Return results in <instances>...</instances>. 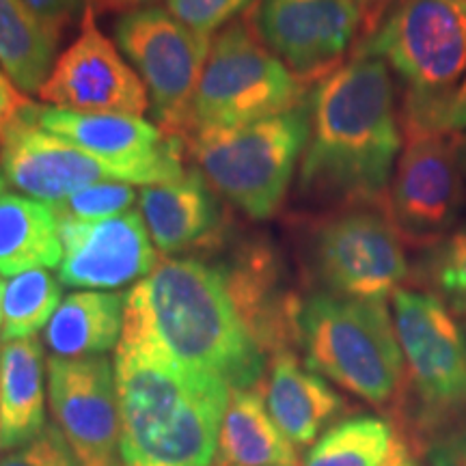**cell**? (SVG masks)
<instances>
[{
	"label": "cell",
	"mask_w": 466,
	"mask_h": 466,
	"mask_svg": "<svg viewBox=\"0 0 466 466\" xmlns=\"http://www.w3.org/2000/svg\"><path fill=\"white\" fill-rule=\"evenodd\" d=\"M408 451L391 419L357 415L330 425L309 447L305 466H393Z\"/></svg>",
	"instance_id": "d4e9b609"
},
{
	"label": "cell",
	"mask_w": 466,
	"mask_h": 466,
	"mask_svg": "<svg viewBox=\"0 0 466 466\" xmlns=\"http://www.w3.org/2000/svg\"><path fill=\"white\" fill-rule=\"evenodd\" d=\"M253 3L255 0H167L171 15L206 37H212L214 31L229 25Z\"/></svg>",
	"instance_id": "f1b7e54d"
},
{
	"label": "cell",
	"mask_w": 466,
	"mask_h": 466,
	"mask_svg": "<svg viewBox=\"0 0 466 466\" xmlns=\"http://www.w3.org/2000/svg\"><path fill=\"white\" fill-rule=\"evenodd\" d=\"M149 3L154 0H89V5L97 11H134L141 7H149Z\"/></svg>",
	"instance_id": "e575fe53"
},
{
	"label": "cell",
	"mask_w": 466,
	"mask_h": 466,
	"mask_svg": "<svg viewBox=\"0 0 466 466\" xmlns=\"http://www.w3.org/2000/svg\"><path fill=\"white\" fill-rule=\"evenodd\" d=\"M124 466H212L231 389L130 343L115 350Z\"/></svg>",
	"instance_id": "3957f363"
},
{
	"label": "cell",
	"mask_w": 466,
	"mask_h": 466,
	"mask_svg": "<svg viewBox=\"0 0 466 466\" xmlns=\"http://www.w3.org/2000/svg\"><path fill=\"white\" fill-rule=\"evenodd\" d=\"M294 333L309 370L400 421L406 370L387 300L318 291L299 300Z\"/></svg>",
	"instance_id": "277c9868"
},
{
	"label": "cell",
	"mask_w": 466,
	"mask_h": 466,
	"mask_svg": "<svg viewBox=\"0 0 466 466\" xmlns=\"http://www.w3.org/2000/svg\"><path fill=\"white\" fill-rule=\"evenodd\" d=\"M223 466H296L299 451L268 412L258 389L231 391L218 432Z\"/></svg>",
	"instance_id": "7402d4cb"
},
{
	"label": "cell",
	"mask_w": 466,
	"mask_h": 466,
	"mask_svg": "<svg viewBox=\"0 0 466 466\" xmlns=\"http://www.w3.org/2000/svg\"><path fill=\"white\" fill-rule=\"evenodd\" d=\"M0 466H76V462L61 430L48 423L35 441L3 453Z\"/></svg>",
	"instance_id": "f546056e"
},
{
	"label": "cell",
	"mask_w": 466,
	"mask_h": 466,
	"mask_svg": "<svg viewBox=\"0 0 466 466\" xmlns=\"http://www.w3.org/2000/svg\"><path fill=\"white\" fill-rule=\"evenodd\" d=\"M46 360L37 337L0 346V451L37 439L46 428Z\"/></svg>",
	"instance_id": "ffe728a7"
},
{
	"label": "cell",
	"mask_w": 466,
	"mask_h": 466,
	"mask_svg": "<svg viewBox=\"0 0 466 466\" xmlns=\"http://www.w3.org/2000/svg\"><path fill=\"white\" fill-rule=\"evenodd\" d=\"M37 97L48 106L85 115L143 116L149 108L143 80L97 28L91 5L83 11L78 37L56 58Z\"/></svg>",
	"instance_id": "4fadbf2b"
},
{
	"label": "cell",
	"mask_w": 466,
	"mask_h": 466,
	"mask_svg": "<svg viewBox=\"0 0 466 466\" xmlns=\"http://www.w3.org/2000/svg\"><path fill=\"white\" fill-rule=\"evenodd\" d=\"M311 130L309 97L250 126L186 138L197 171L217 195L248 218H272L283 206Z\"/></svg>",
	"instance_id": "8992f818"
},
{
	"label": "cell",
	"mask_w": 466,
	"mask_h": 466,
	"mask_svg": "<svg viewBox=\"0 0 466 466\" xmlns=\"http://www.w3.org/2000/svg\"><path fill=\"white\" fill-rule=\"evenodd\" d=\"M138 203V190L127 182H97L86 188L74 192L66 201L55 206L58 220H104L119 217V214L134 209Z\"/></svg>",
	"instance_id": "83f0119b"
},
{
	"label": "cell",
	"mask_w": 466,
	"mask_h": 466,
	"mask_svg": "<svg viewBox=\"0 0 466 466\" xmlns=\"http://www.w3.org/2000/svg\"><path fill=\"white\" fill-rule=\"evenodd\" d=\"M3 296H5V281L0 279V326H3Z\"/></svg>",
	"instance_id": "74e56055"
},
{
	"label": "cell",
	"mask_w": 466,
	"mask_h": 466,
	"mask_svg": "<svg viewBox=\"0 0 466 466\" xmlns=\"http://www.w3.org/2000/svg\"><path fill=\"white\" fill-rule=\"evenodd\" d=\"M391 300L406 370L404 410L395 428L419 450L466 423V335L430 291L400 288Z\"/></svg>",
	"instance_id": "5b68a950"
},
{
	"label": "cell",
	"mask_w": 466,
	"mask_h": 466,
	"mask_svg": "<svg viewBox=\"0 0 466 466\" xmlns=\"http://www.w3.org/2000/svg\"><path fill=\"white\" fill-rule=\"evenodd\" d=\"M61 281L46 268L22 272L5 283L3 326L0 341H17L35 337L46 329L61 305Z\"/></svg>",
	"instance_id": "484cf974"
},
{
	"label": "cell",
	"mask_w": 466,
	"mask_h": 466,
	"mask_svg": "<svg viewBox=\"0 0 466 466\" xmlns=\"http://www.w3.org/2000/svg\"><path fill=\"white\" fill-rule=\"evenodd\" d=\"M63 258L55 209L17 192L0 195V277L58 268Z\"/></svg>",
	"instance_id": "603a6c76"
},
{
	"label": "cell",
	"mask_w": 466,
	"mask_h": 466,
	"mask_svg": "<svg viewBox=\"0 0 466 466\" xmlns=\"http://www.w3.org/2000/svg\"><path fill=\"white\" fill-rule=\"evenodd\" d=\"M20 113L102 162L119 182L149 186L173 182L186 173L182 138L162 132L143 116L85 115L33 102H26Z\"/></svg>",
	"instance_id": "7c38bea8"
},
{
	"label": "cell",
	"mask_w": 466,
	"mask_h": 466,
	"mask_svg": "<svg viewBox=\"0 0 466 466\" xmlns=\"http://www.w3.org/2000/svg\"><path fill=\"white\" fill-rule=\"evenodd\" d=\"M458 160L466 177V134H458Z\"/></svg>",
	"instance_id": "d590c367"
},
{
	"label": "cell",
	"mask_w": 466,
	"mask_h": 466,
	"mask_svg": "<svg viewBox=\"0 0 466 466\" xmlns=\"http://www.w3.org/2000/svg\"><path fill=\"white\" fill-rule=\"evenodd\" d=\"M26 102L28 100L25 97V93L11 83L9 76L3 72V67H0V127L7 124L11 116L25 106Z\"/></svg>",
	"instance_id": "836d02e7"
},
{
	"label": "cell",
	"mask_w": 466,
	"mask_h": 466,
	"mask_svg": "<svg viewBox=\"0 0 466 466\" xmlns=\"http://www.w3.org/2000/svg\"><path fill=\"white\" fill-rule=\"evenodd\" d=\"M404 127H425V130H439L450 134L466 132V74L450 96L442 97L417 124H401Z\"/></svg>",
	"instance_id": "4dcf8cb0"
},
{
	"label": "cell",
	"mask_w": 466,
	"mask_h": 466,
	"mask_svg": "<svg viewBox=\"0 0 466 466\" xmlns=\"http://www.w3.org/2000/svg\"><path fill=\"white\" fill-rule=\"evenodd\" d=\"M48 400L76 466H124L115 367L108 357H52Z\"/></svg>",
	"instance_id": "5bb4252c"
},
{
	"label": "cell",
	"mask_w": 466,
	"mask_h": 466,
	"mask_svg": "<svg viewBox=\"0 0 466 466\" xmlns=\"http://www.w3.org/2000/svg\"><path fill=\"white\" fill-rule=\"evenodd\" d=\"M309 106L311 130L300 160V195L339 208L387 206L404 147L387 63L354 55L316 86Z\"/></svg>",
	"instance_id": "7a4b0ae2"
},
{
	"label": "cell",
	"mask_w": 466,
	"mask_h": 466,
	"mask_svg": "<svg viewBox=\"0 0 466 466\" xmlns=\"http://www.w3.org/2000/svg\"><path fill=\"white\" fill-rule=\"evenodd\" d=\"M138 206L156 250L165 255L217 244L223 227L217 192L199 171L138 190Z\"/></svg>",
	"instance_id": "ac0fdd59"
},
{
	"label": "cell",
	"mask_w": 466,
	"mask_h": 466,
	"mask_svg": "<svg viewBox=\"0 0 466 466\" xmlns=\"http://www.w3.org/2000/svg\"><path fill=\"white\" fill-rule=\"evenodd\" d=\"M58 37L25 0H0V67L22 93L37 96L55 66Z\"/></svg>",
	"instance_id": "cb8c5ba5"
},
{
	"label": "cell",
	"mask_w": 466,
	"mask_h": 466,
	"mask_svg": "<svg viewBox=\"0 0 466 466\" xmlns=\"http://www.w3.org/2000/svg\"><path fill=\"white\" fill-rule=\"evenodd\" d=\"M404 138L387 212L401 240L423 250L450 236L466 203L458 134L404 127Z\"/></svg>",
	"instance_id": "8fae6325"
},
{
	"label": "cell",
	"mask_w": 466,
	"mask_h": 466,
	"mask_svg": "<svg viewBox=\"0 0 466 466\" xmlns=\"http://www.w3.org/2000/svg\"><path fill=\"white\" fill-rule=\"evenodd\" d=\"M354 55L382 58L398 74L401 124H417L466 74V0H400Z\"/></svg>",
	"instance_id": "52a82bcc"
},
{
	"label": "cell",
	"mask_w": 466,
	"mask_h": 466,
	"mask_svg": "<svg viewBox=\"0 0 466 466\" xmlns=\"http://www.w3.org/2000/svg\"><path fill=\"white\" fill-rule=\"evenodd\" d=\"M186 370L258 389L270 357L250 333L220 264L167 258L126 294L121 339Z\"/></svg>",
	"instance_id": "6da1fadb"
},
{
	"label": "cell",
	"mask_w": 466,
	"mask_h": 466,
	"mask_svg": "<svg viewBox=\"0 0 466 466\" xmlns=\"http://www.w3.org/2000/svg\"><path fill=\"white\" fill-rule=\"evenodd\" d=\"M311 268L326 294L387 300L410 277L404 240L387 206H350L311 233Z\"/></svg>",
	"instance_id": "9c48e42d"
},
{
	"label": "cell",
	"mask_w": 466,
	"mask_h": 466,
	"mask_svg": "<svg viewBox=\"0 0 466 466\" xmlns=\"http://www.w3.org/2000/svg\"><path fill=\"white\" fill-rule=\"evenodd\" d=\"M302 83L261 42L247 22H231L212 39L188 132L231 130L268 119L305 102Z\"/></svg>",
	"instance_id": "ba28073f"
},
{
	"label": "cell",
	"mask_w": 466,
	"mask_h": 466,
	"mask_svg": "<svg viewBox=\"0 0 466 466\" xmlns=\"http://www.w3.org/2000/svg\"><path fill=\"white\" fill-rule=\"evenodd\" d=\"M393 466H421V464H419L417 460L410 456V453H404V456H401Z\"/></svg>",
	"instance_id": "8d00e7d4"
},
{
	"label": "cell",
	"mask_w": 466,
	"mask_h": 466,
	"mask_svg": "<svg viewBox=\"0 0 466 466\" xmlns=\"http://www.w3.org/2000/svg\"><path fill=\"white\" fill-rule=\"evenodd\" d=\"M25 3L58 37L63 28L72 25L78 17L80 9L85 11L89 0H25Z\"/></svg>",
	"instance_id": "1f68e13d"
},
{
	"label": "cell",
	"mask_w": 466,
	"mask_h": 466,
	"mask_svg": "<svg viewBox=\"0 0 466 466\" xmlns=\"http://www.w3.org/2000/svg\"><path fill=\"white\" fill-rule=\"evenodd\" d=\"M357 3H367V0H357Z\"/></svg>",
	"instance_id": "ab89813d"
},
{
	"label": "cell",
	"mask_w": 466,
	"mask_h": 466,
	"mask_svg": "<svg viewBox=\"0 0 466 466\" xmlns=\"http://www.w3.org/2000/svg\"><path fill=\"white\" fill-rule=\"evenodd\" d=\"M5 184H7V182H5V177H3V175H0V195H3V190H5Z\"/></svg>",
	"instance_id": "f35d334b"
},
{
	"label": "cell",
	"mask_w": 466,
	"mask_h": 466,
	"mask_svg": "<svg viewBox=\"0 0 466 466\" xmlns=\"http://www.w3.org/2000/svg\"><path fill=\"white\" fill-rule=\"evenodd\" d=\"M261 393L270 417L294 447H311L348 410V401L326 378L302 365L294 350L272 357Z\"/></svg>",
	"instance_id": "d6986e66"
},
{
	"label": "cell",
	"mask_w": 466,
	"mask_h": 466,
	"mask_svg": "<svg viewBox=\"0 0 466 466\" xmlns=\"http://www.w3.org/2000/svg\"><path fill=\"white\" fill-rule=\"evenodd\" d=\"M357 0H261L258 33L261 42L300 80H324L357 35Z\"/></svg>",
	"instance_id": "9a60e30c"
},
{
	"label": "cell",
	"mask_w": 466,
	"mask_h": 466,
	"mask_svg": "<svg viewBox=\"0 0 466 466\" xmlns=\"http://www.w3.org/2000/svg\"><path fill=\"white\" fill-rule=\"evenodd\" d=\"M0 175L22 195L50 208L91 184L119 182L108 167L35 126L20 110L0 127Z\"/></svg>",
	"instance_id": "e0dca14e"
},
{
	"label": "cell",
	"mask_w": 466,
	"mask_h": 466,
	"mask_svg": "<svg viewBox=\"0 0 466 466\" xmlns=\"http://www.w3.org/2000/svg\"><path fill=\"white\" fill-rule=\"evenodd\" d=\"M421 279L456 318H466V225L423 248Z\"/></svg>",
	"instance_id": "4316f807"
},
{
	"label": "cell",
	"mask_w": 466,
	"mask_h": 466,
	"mask_svg": "<svg viewBox=\"0 0 466 466\" xmlns=\"http://www.w3.org/2000/svg\"><path fill=\"white\" fill-rule=\"evenodd\" d=\"M58 231L63 244L58 281L67 288L119 289L138 283L158 266L141 209L91 223L58 220Z\"/></svg>",
	"instance_id": "2e32d148"
},
{
	"label": "cell",
	"mask_w": 466,
	"mask_h": 466,
	"mask_svg": "<svg viewBox=\"0 0 466 466\" xmlns=\"http://www.w3.org/2000/svg\"><path fill=\"white\" fill-rule=\"evenodd\" d=\"M115 39L147 89L156 126L184 141L212 37L190 31L168 9L141 7L116 20Z\"/></svg>",
	"instance_id": "30bf717a"
},
{
	"label": "cell",
	"mask_w": 466,
	"mask_h": 466,
	"mask_svg": "<svg viewBox=\"0 0 466 466\" xmlns=\"http://www.w3.org/2000/svg\"><path fill=\"white\" fill-rule=\"evenodd\" d=\"M124 316V291H74L46 326V346L61 359L102 357L119 346Z\"/></svg>",
	"instance_id": "44dd1931"
},
{
	"label": "cell",
	"mask_w": 466,
	"mask_h": 466,
	"mask_svg": "<svg viewBox=\"0 0 466 466\" xmlns=\"http://www.w3.org/2000/svg\"><path fill=\"white\" fill-rule=\"evenodd\" d=\"M430 466H466V425L442 432L428 442Z\"/></svg>",
	"instance_id": "d6a6232c"
}]
</instances>
